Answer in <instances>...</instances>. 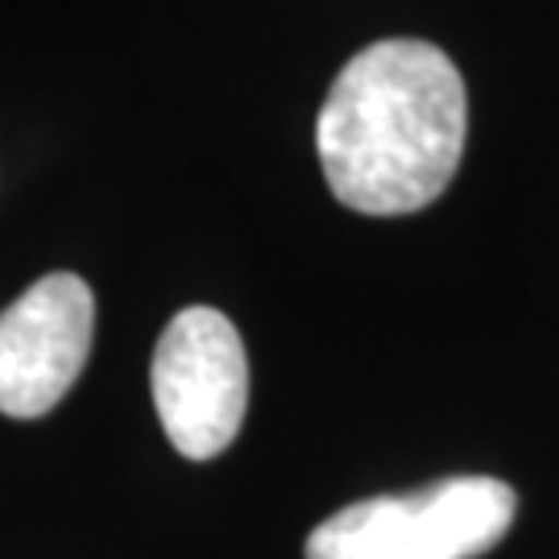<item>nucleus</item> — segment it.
Instances as JSON below:
<instances>
[{
    "label": "nucleus",
    "instance_id": "obj_1",
    "mask_svg": "<svg viewBox=\"0 0 559 559\" xmlns=\"http://www.w3.org/2000/svg\"><path fill=\"white\" fill-rule=\"evenodd\" d=\"M468 96L456 62L419 38H385L344 62L316 120L323 179L344 207L406 216L448 191Z\"/></svg>",
    "mask_w": 559,
    "mask_h": 559
},
{
    "label": "nucleus",
    "instance_id": "obj_2",
    "mask_svg": "<svg viewBox=\"0 0 559 559\" xmlns=\"http://www.w3.org/2000/svg\"><path fill=\"white\" fill-rule=\"evenodd\" d=\"M519 514V493L498 477H443L411 493H381L336 510L307 543V559H477Z\"/></svg>",
    "mask_w": 559,
    "mask_h": 559
},
{
    "label": "nucleus",
    "instance_id": "obj_3",
    "mask_svg": "<svg viewBox=\"0 0 559 559\" xmlns=\"http://www.w3.org/2000/svg\"><path fill=\"white\" fill-rule=\"evenodd\" d=\"M150 390L166 440L187 460L221 456L249 406V360L233 320L216 307H187L166 323Z\"/></svg>",
    "mask_w": 559,
    "mask_h": 559
},
{
    "label": "nucleus",
    "instance_id": "obj_4",
    "mask_svg": "<svg viewBox=\"0 0 559 559\" xmlns=\"http://www.w3.org/2000/svg\"><path fill=\"white\" fill-rule=\"evenodd\" d=\"M96 299L80 274H46L0 311V415L38 419L80 381Z\"/></svg>",
    "mask_w": 559,
    "mask_h": 559
}]
</instances>
